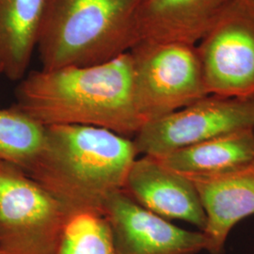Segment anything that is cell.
<instances>
[{
	"mask_svg": "<svg viewBox=\"0 0 254 254\" xmlns=\"http://www.w3.org/2000/svg\"><path fill=\"white\" fill-rule=\"evenodd\" d=\"M15 99L17 109L45 127L90 126L131 138L144 125L129 52L92 66L32 71L20 80Z\"/></svg>",
	"mask_w": 254,
	"mask_h": 254,
	"instance_id": "obj_1",
	"label": "cell"
},
{
	"mask_svg": "<svg viewBox=\"0 0 254 254\" xmlns=\"http://www.w3.org/2000/svg\"><path fill=\"white\" fill-rule=\"evenodd\" d=\"M133 139L101 127H46L44 143L27 173L73 216H103L106 202L124 190L136 160Z\"/></svg>",
	"mask_w": 254,
	"mask_h": 254,
	"instance_id": "obj_2",
	"label": "cell"
},
{
	"mask_svg": "<svg viewBox=\"0 0 254 254\" xmlns=\"http://www.w3.org/2000/svg\"><path fill=\"white\" fill-rule=\"evenodd\" d=\"M143 0H50L37 46L43 70L105 64L138 42Z\"/></svg>",
	"mask_w": 254,
	"mask_h": 254,
	"instance_id": "obj_3",
	"label": "cell"
},
{
	"mask_svg": "<svg viewBox=\"0 0 254 254\" xmlns=\"http://www.w3.org/2000/svg\"><path fill=\"white\" fill-rule=\"evenodd\" d=\"M129 53L136 109L144 124L208 95L197 46L142 41Z\"/></svg>",
	"mask_w": 254,
	"mask_h": 254,
	"instance_id": "obj_4",
	"label": "cell"
},
{
	"mask_svg": "<svg viewBox=\"0 0 254 254\" xmlns=\"http://www.w3.org/2000/svg\"><path fill=\"white\" fill-rule=\"evenodd\" d=\"M72 216L21 168L0 162V254H56Z\"/></svg>",
	"mask_w": 254,
	"mask_h": 254,
	"instance_id": "obj_5",
	"label": "cell"
},
{
	"mask_svg": "<svg viewBox=\"0 0 254 254\" xmlns=\"http://www.w3.org/2000/svg\"><path fill=\"white\" fill-rule=\"evenodd\" d=\"M249 128H254V96L208 94L184 109L146 123L133 142L137 154L161 157Z\"/></svg>",
	"mask_w": 254,
	"mask_h": 254,
	"instance_id": "obj_6",
	"label": "cell"
},
{
	"mask_svg": "<svg viewBox=\"0 0 254 254\" xmlns=\"http://www.w3.org/2000/svg\"><path fill=\"white\" fill-rule=\"evenodd\" d=\"M209 94L254 96V8L236 0L197 45Z\"/></svg>",
	"mask_w": 254,
	"mask_h": 254,
	"instance_id": "obj_7",
	"label": "cell"
},
{
	"mask_svg": "<svg viewBox=\"0 0 254 254\" xmlns=\"http://www.w3.org/2000/svg\"><path fill=\"white\" fill-rule=\"evenodd\" d=\"M103 216L109 223L117 254H197L206 251L203 233L172 224L139 205L126 191L115 192Z\"/></svg>",
	"mask_w": 254,
	"mask_h": 254,
	"instance_id": "obj_8",
	"label": "cell"
},
{
	"mask_svg": "<svg viewBox=\"0 0 254 254\" xmlns=\"http://www.w3.org/2000/svg\"><path fill=\"white\" fill-rule=\"evenodd\" d=\"M123 190L161 218L189 222L201 232L206 227V215L190 178L156 157L144 155L136 159L127 173Z\"/></svg>",
	"mask_w": 254,
	"mask_h": 254,
	"instance_id": "obj_9",
	"label": "cell"
},
{
	"mask_svg": "<svg viewBox=\"0 0 254 254\" xmlns=\"http://www.w3.org/2000/svg\"><path fill=\"white\" fill-rule=\"evenodd\" d=\"M235 2L236 0H143L137 17L138 42L197 46Z\"/></svg>",
	"mask_w": 254,
	"mask_h": 254,
	"instance_id": "obj_10",
	"label": "cell"
},
{
	"mask_svg": "<svg viewBox=\"0 0 254 254\" xmlns=\"http://www.w3.org/2000/svg\"><path fill=\"white\" fill-rule=\"evenodd\" d=\"M190 178L207 218L202 231L207 239L206 252L220 254L236 223L254 214V165L232 173Z\"/></svg>",
	"mask_w": 254,
	"mask_h": 254,
	"instance_id": "obj_11",
	"label": "cell"
},
{
	"mask_svg": "<svg viewBox=\"0 0 254 254\" xmlns=\"http://www.w3.org/2000/svg\"><path fill=\"white\" fill-rule=\"evenodd\" d=\"M50 0H0V70L9 80L27 74Z\"/></svg>",
	"mask_w": 254,
	"mask_h": 254,
	"instance_id": "obj_12",
	"label": "cell"
},
{
	"mask_svg": "<svg viewBox=\"0 0 254 254\" xmlns=\"http://www.w3.org/2000/svg\"><path fill=\"white\" fill-rule=\"evenodd\" d=\"M156 158L190 177L239 171L254 165V128L218 136Z\"/></svg>",
	"mask_w": 254,
	"mask_h": 254,
	"instance_id": "obj_13",
	"label": "cell"
},
{
	"mask_svg": "<svg viewBox=\"0 0 254 254\" xmlns=\"http://www.w3.org/2000/svg\"><path fill=\"white\" fill-rule=\"evenodd\" d=\"M46 127L14 105L0 109V162H8L27 173L40 154Z\"/></svg>",
	"mask_w": 254,
	"mask_h": 254,
	"instance_id": "obj_14",
	"label": "cell"
},
{
	"mask_svg": "<svg viewBox=\"0 0 254 254\" xmlns=\"http://www.w3.org/2000/svg\"><path fill=\"white\" fill-rule=\"evenodd\" d=\"M56 254H117L107 219L94 213L73 215Z\"/></svg>",
	"mask_w": 254,
	"mask_h": 254,
	"instance_id": "obj_15",
	"label": "cell"
},
{
	"mask_svg": "<svg viewBox=\"0 0 254 254\" xmlns=\"http://www.w3.org/2000/svg\"><path fill=\"white\" fill-rule=\"evenodd\" d=\"M247 2H249L253 7L254 8V0H246Z\"/></svg>",
	"mask_w": 254,
	"mask_h": 254,
	"instance_id": "obj_16",
	"label": "cell"
},
{
	"mask_svg": "<svg viewBox=\"0 0 254 254\" xmlns=\"http://www.w3.org/2000/svg\"><path fill=\"white\" fill-rule=\"evenodd\" d=\"M0 73H1V70H0Z\"/></svg>",
	"mask_w": 254,
	"mask_h": 254,
	"instance_id": "obj_17",
	"label": "cell"
}]
</instances>
